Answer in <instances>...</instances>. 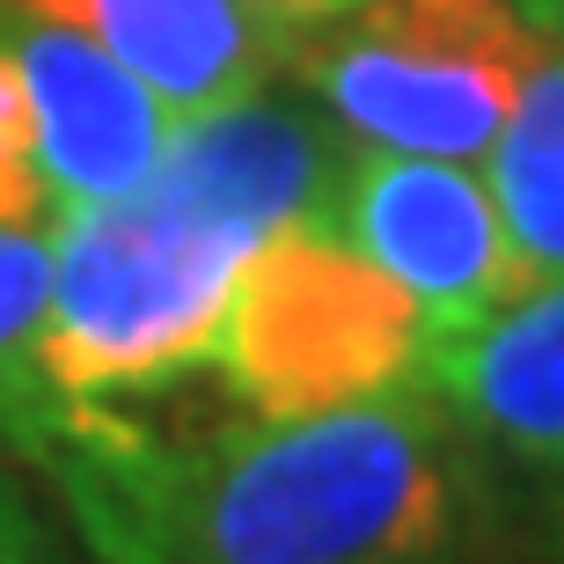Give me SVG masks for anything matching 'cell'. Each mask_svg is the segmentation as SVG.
<instances>
[{
  "label": "cell",
  "mask_w": 564,
  "mask_h": 564,
  "mask_svg": "<svg viewBox=\"0 0 564 564\" xmlns=\"http://www.w3.org/2000/svg\"><path fill=\"white\" fill-rule=\"evenodd\" d=\"M315 213L419 301L433 337L469 330L491 308H506L513 293H528L521 250H513L506 213L477 176V162L345 147L337 184Z\"/></svg>",
  "instance_id": "5b68a950"
},
{
  "label": "cell",
  "mask_w": 564,
  "mask_h": 564,
  "mask_svg": "<svg viewBox=\"0 0 564 564\" xmlns=\"http://www.w3.org/2000/svg\"><path fill=\"white\" fill-rule=\"evenodd\" d=\"M513 8H521L543 37H564V0H513Z\"/></svg>",
  "instance_id": "5bb4252c"
},
{
  "label": "cell",
  "mask_w": 564,
  "mask_h": 564,
  "mask_svg": "<svg viewBox=\"0 0 564 564\" xmlns=\"http://www.w3.org/2000/svg\"><path fill=\"white\" fill-rule=\"evenodd\" d=\"M264 15H279V22H293V30H315V22H330V15H345L352 0H257Z\"/></svg>",
  "instance_id": "4fadbf2b"
},
{
  "label": "cell",
  "mask_w": 564,
  "mask_h": 564,
  "mask_svg": "<svg viewBox=\"0 0 564 564\" xmlns=\"http://www.w3.org/2000/svg\"><path fill=\"white\" fill-rule=\"evenodd\" d=\"M0 564H74V557H66V550L37 528L30 499H22L8 477H0Z\"/></svg>",
  "instance_id": "7c38bea8"
},
{
  "label": "cell",
  "mask_w": 564,
  "mask_h": 564,
  "mask_svg": "<svg viewBox=\"0 0 564 564\" xmlns=\"http://www.w3.org/2000/svg\"><path fill=\"white\" fill-rule=\"evenodd\" d=\"M425 381L469 440L477 491H521L564 543V279L513 293L455 337H433Z\"/></svg>",
  "instance_id": "8992f818"
},
{
  "label": "cell",
  "mask_w": 564,
  "mask_h": 564,
  "mask_svg": "<svg viewBox=\"0 0 564 564\" xmlns=\"http://www.w3.org/2000/svg\"><path fill=\"white\" fill-rule=\"evenodd\" d=\"M22 8L96 37L162 96L176 126L279 82L301 44V30L264 15L257 0H22Z\"/></svg>",
  "instance_id": "ba28073f"
},
{
  "label": "cell",
  "mask_w": 564,
  "mask_h": 564,
  "mask_svg": "<svg viewBox=\"0 0 564 564\" xmlns=\"http://www.w3.org/2000/svg\"><path fill=\"white\" fill-rule=\"evenodd\" d=\"M477 462L433 381L184 433L154 564H469Z\"/></svg>",
  "instance_id": "7a4b0ae2"
},
{
  "label": "cell",
  "mask_w": 564,
  "mask_h": 564,
  "mask_svg": "<svg viewBox=\"0 0 564 564\" xmlns=\"http://www.w3.org/2000/svg\"><path fill=\"white\" fill-rule=\"evenodd\" d=\"M0 30H8L22 88L37 104V147H44L52 198L96 206V198L147 184L154 162L169 154V140H176V118H169L162 96L140 74H126L96 37L22 8V0H0Z\"/></svg>",
  "instance_id": "52a82bcc"
},
{
  "label": "cell",
  "mask_w": 564,
  "mask_h": 564,
  "mask_svg": "<svg viewBox=\"0 0 564 564\" xmlns=\"http://www.w3.org/2000/svg\"><path fill=\"white\" fill-rule=\"evenodd\" d=\"M52 308V228H0V397L30 367Z\"/></svg>",
  "instance_id": "8fae6325"
},
{
  "label": "cell",
  "mask_w": 564,
  "mask_h": 564,
  "mask_svg": "<svg viewBox=\"0 0 564 564\" xmlns=\"http://www.w3.org/2000/svg\"><path fill=\"white\" fill-rule=\"evenodd\" d=\"M59 198L44 176V147H37V104L22 88V66L8 52L0 30V228H52Z\"/></svg>",
  "instance_id": "30bf717a"
},
{
  "label": "cell",
  "mask_w": 564,
  "mask_h": 564,
  "mask_svg": "<svg viewBox=\"0 0 564 564\" xmlns=\"http://www.w3.org/2000/svg\"><path fill=\"white\" fill-rule=\"evenodd\" d=\"M425 308L323 213H301L235 272L213 375L242 419H323L425 381Z\"/></svg>",
  "instance_id": "3957f363"
},
{
  "label": "cell",
  "mask_w": 564,
  "mask_h": 564,
  "mask_svg": "<svg viewBox=\"0 0 564 564\" xmlns=\"http://www.w3.org/2000/svg\"><path fill=\"white\" fill-rule=\"evenodd\" d=\"M345 132L286 74L184 118L154 176L52 220V308L0 397V433L37 411H147L213 375L235 272L337 184Z\"/></svg>",
  "instance_id": "6da1fadb"
},
{
  "label": "cell",
  "mask_w": 564,
  "mask_h": 564,
  "mask_svg": "<svg viewBox=\"0 0 564 564\" xmlns=\"http://www.w3.org/2000/svg\"><path fill=\"white\" fill-rule=\"evenodd\" d=\"M535 37L513 0H352L301 30L286 82L308 88L352 147L484 162Z\"/></svg>",
  "instance_id": "277c9868"
},
{
  "label": "cell",
  "mask_w": 564,
  "mask_h": 564,
  "mask_svg": "<svg viewBox=\"0 0 564 564\" xmlns=\"http://www.w3.org/2000/svg\"><path fill=\"white\" fill-rule=\"evenodd\" d=\"M484 184L506 213L528 286L564 279V37H535L521 96L484 154Z\"/></svg>",
  "instance_id": "9c48e42d"
}]
</instances>
